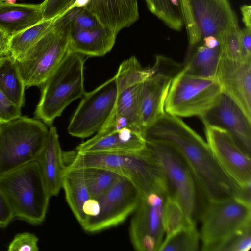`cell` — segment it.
Returning a JSON list of instances; mask_svg holds the SVG:
<instances>
[{"label": "cell", "instance_id": "cell-1", "mask_svg": "<svg viewBox=\"0 0 251 251\" xmlns=\"http://www.w3.org/2000/svg\"><path fill=\"white\" fill-rule=\"evenodd\" d=\"M146 141H160L181 155L205 201L236 197L240 187L224 172L207 143L180 117L165 113L143 132Z\"/></svg>", "mask_w": 251, "mask_h": 251}, {"label": "cell", "instance_id": "cell-2", "mask_svg": "<svg viewBox=\"0 0 251 251\" xmlns=\"http://www.w3.org/2000/svg\"><path fill=\"white\" fill-rule=\"evenodd\" d=\"M66 167H99L128 178L141 197L153 193H172L165 172L158 160L146 148L136 152L79 153L63 152Z\"/></svg>", "mask_w": 251, "mask_h": 251}, {"label": "cell", "instance_id": "cell-3", "mask_svg": "<svg viewBox=\"0 0 251 251\" xmlns=\"http://www.w3.org/2000/svg\"><path fill=\"white\" fill-rule=\"evenodd\" d=\"M76 7L55 18L45 35L16 60L25 87H40L60 64L69 50V39Z\"/></svg>", "mask_w": 251, "mask_h": 251}, {"label": "cell", "instance_id": "cell-4", "mask_svg": "<svg viewBox=\"0 0 251 251\" xmlns=\"http://www.w3.org/2000/svg\"><path fill=\"white\" fill-rule=\"evenodd\" d=\"M0 187L15 218L34 225L44 222L50 197L37 161L0 176Z\"/></svg>", "mask_w": 251, "mask_h": 251}, {"label": "cell", "instance_id": "cell-5", "mask_svg": "<svg viewBox=\"0 0 251 251\" xmlns=\"http://www.w3.org/2000/svg\"><path fill=\"white\" fill-rule=\"evenodd\" d=\"M84 55L69 50L60 64L41 86L35 118L51 126L71 102L82 97L84 88Z\"/></svg>", "mask_w": 251, "mask_h": 251}, {"label": "cell", "instance_id": "cell-6", "mask_svg": "<svg viewBox=\"0 0 251 251\" xmlns=\"http://www.w3.org/2000/svg\"><path fill=\"white\" fill-rule=\"evenodd\" d=\"M49 132L41 120L27 116L0 124V176L36 161Z\"/></svg>", "mask_w": 251, "mask_h": 251}, {"label": "cell", "instance_id": "cell-7", "mask_svg": "<svg viewBox=\"0 0 251 251\" xmlns=\"http://www.w3.org/2000/svg\"><path fill=\"white\" fill-rule=\"evenodd\" d=\"M188 48L210 37L223 41L226 34L238 25L228 0H179Z\"/></svg>", "mask_w": 251, "mask_h": 251}, {"label": "cell", "instance_id": "cell-8", "mask_svg": "<svg viewBox=\"0 0 251 251\" xmlns=\"http://www.w3.org/2000/svg\"><path fill=\"white\" fill-rule=\"evenodd\" d=\"M200 216L202 251H213L232 234L251 227V205L235 197L207 201Z\"/></svg>", "mask_w": 251, "mask_h": 251}, {"label": "cell", "instance_id": "cell-9", "mask_svg": "<svg viewBox=\"0 0 251 251\" xmlns=\"http://www.w3.org/2000/svg\"><path fill=\"white\" fill-rule=\"evenodd\" d=\"M221 92L215 79L193 77L181 70L172 80L165 102V111L178 117L200 116L211 107Z\"/></svg>", "mask_w": 251, "mask_h": 251}, {"label": "cell", "instance_id": "cell-10", "mask_svg": "<svg viewBox=\"0 0 251 251\" xmlns=\"http://www.w3.org/2000/svg\"><path fill=\"white\" fill-rule=\"evenodd\" d=\"M146 148L163 168L172 194L185 215L195 221L199 193L192 173L182 157L173 146L165 142L146 141Z\"/></svg>", "mask_w": 251, "mask_h": 251}, {"label": "cell", "instance_id": "cell-11", "mask_svg": "<svg viewBox=\"0 0 251 251\" xmlns=\"http://www.w3.org/2000/svg\"><path fill=\"white\" fill-rule=\"evenodd\" d=\"M140 194L128 178L119 176L113 184L98 199V215L89 217L81 226L85 231L95 233L123 223L137 208Z\"/></svg>", "mask_w": 251, "mask_h": 251}, {"label": "cell", "instance_id": "cell-12", "mask_svg": "<svg viewBox=\"0 0 251 251\" xmlns=\"http://www.w3.org/2000/svg\"><path fill=\"white\" fill-rule=\"evenodd\" d=\"M118 96L115 76L85 93L68 127L69 133L84 138L97 132L111 114Z\"/></svg>", "mask_w": 251, "mask_h": 251}, {"label": "cell", "instance_id": "cell-13", "mask_svg": "<svg viewBox=\"0 0 251 251\" xmlns=\"http://www.w3.org/2000/svg\"><path fill=\"white\" fill-rule=\"evenodd\" d=\"M183 64L163 55H157L151 74L143 82L141 123L144 131L165 113V102L171 83L182 70Z\"/></svg>", "mask_w": 251, "mask_h": 251}, {"label": "cell", "instance_id": "cell-14", "mask_svg": "<svg viewBox=\"0 0 251 251\" xmlns=\"http://www.w3.org/2000/svg\"><path fill=\"white\" fill-rule=\"evenodd\" d=\"M168 196L153 193L141 197L129 227L130 240L137 251H159L165 233L162 212Z\"/></svg>", "mask_w": 251, "mask_h": 251}, {"label": "cell", "instance_id": "cell-15", "mask_svg": "<svg viewBox=\"0 0 251 251\" xmlns=\"http://www.w3.org/2000/svg\"><path fill=\"white\" fill-rule=\"evenodd\" d=\"M207 143L224 172L239 186L251 183V156L236 143L232 136L221 128L206 126Z\"/></svg>", "mask_w": 251, "mask_h": 251}, {"label": "cell", "instance_id": "cell-16", "mask_svg": "<svg viewBox=\"0 0 251 251\" xmlns=\"http://www.w3.org/2000/svg\"><path fill=\"white\" fill-rule=\"evenodd\" d=\"M204 126L227 131L247 154L251 152V120L226 94L222 91L214 103L199 116Z\"/></svg>", "mask_w": 251, "mask_h": 251}, {"label": "cell", "instance_id": "cell-17", "mask_svg": "<svg viewBox=\"0 0 251 251\" xmlns=\"http://www.w3.org/2000/svg\"><path fill=\"white\" fill-rule=\"evenodd\" d=\"M215 79L251 120V59L234 60L222 55Z\"/></svg>", "mask_w": 251, "mask_h": 251}, {"label": "cell", "instance_id": "cell-18", "mask_svg": "<svg viewBox=\"0 0 251 251\" xmlns=\"http://www.w3.org/2000/svg\"><path fill=\"white\" fill-rule=\"evenodd\" d=\"M146 141L142 132L128 128L97 132L75 149L79 153L136 152L144 149Z\"/></svg>", "mask_w": 251, "mask_h": 251}, {"label": "cell", "instance_id": "cell-19", "mask_svg": "<svg viewBox=\"0 0 251 251\" xmlns=\"http://www.w3.org/2000/svg\"><path fill=\"white\" fill-rule=\"evenodd\" d=\"M142 84L143 82L133 85L118 93L111 114L98 132L128 128L143 133L141 123Z\"/></svg>", "mask_w": 251, "mask_h": 251}, {"label": "cell", "instance_id": "cell-20", "mask_svg": "<svg viewBox=\"0 0 251 251\" xmlns=\"http://www.w3.org/2000/svg\"><path fill=\"white\" fill-rule=\"evenodd\" d=\"M84 8L117 34L139 19L137 0H91Z\"/></svg>", "mask_w": 251, "mask_h": 251}, {"label": "cell", "instance_id": "cell-21", "mask_svg": "<svg viewBox=\"0 0 251 251\" xmlns=\"http://www.w3.org/2000/svg\"><path fill=\"white\" fill-rule=\"evenodd\" d=\"M50 197L58 194L62 188L65 166L58 135L54 126L49 128L45 147L36 160Z\"/></svg>", "mask_w": 251, "mask_h": 251}, {"label": "cell", "instance_id": "cell-22", "mask_svg": "<svg viewBox=\"0 0 251 251\" xmlns=\"http://www.w3.org/2000/svg\"><path fill=\"white\" fill-rule=\"evenodd\" d=\"M117 35L103 26L93 29H81L72 26L69 50L84 56H102L111 50Z\"/></svg>", "mask_w": 251, "mask_h": 251}, {"label": "cell", "instance_id": "cell-23", "mask_svg": "<svg viewBox=\"0 0 251 251\" xmlns=\"http://www.w3.org/2000/svg\"><path fill=\"white\" fill-rule=\"evenodd\" d=\"M44 1L39 4H0V29L11 37L43 20Z\"/></svg>", "mask_w": 251, "mask_h": 251}, {"label": "cell", "instance_id": "cell-24", "mask_svg": "<svg viewBox=\"0 0 251 251\" xmlns=\"http://www.w3.org/2000/svg\"><path fill=\"white\" fill-rule=\"evenodd\" d=\"M222 55V45L213 48L203 45L188 48L182 71L193 77L215 79Z\"/></svg>", "mask_w": 251, "mask_h": 251}, {"label": "cell", "instance_id": "cell-25", "mask_svg": "<svg viewBox=\"0 0 251 251\" xmlns=\"http://www.w3.org/2000/svg\"><path fill=\"white\" fill-rule=\"evenodd\" d=\"M62 188L69 207L82 226L87 219L83 212V205L91 197L83 177L81 168L65 167Z\"/></svg>", "mask_w": 251, "mask_h": 251}, {"label": "cell", "instance_id": "cell-26", "mask_svg": "<svg viewBox=\"0 0 251 251\" xmlns=\"http://www.w3.org/2000/svg\"><path fill=\"white\" fill-rule=\"evenodd\" d=\"M25 88L16 59L11 54L0 57V89L21 108L25 104Z\"/></svg>", "mask_w": 251, "mask_h": 251}, {"label": "cell", "instance_id": "cell-27", "mask_svg": "<svg viewBox=\"0 0 251 251\" xmlns=\"http://www.w3.org/2000/svg\"><path fill=\"white\" fill-rule=\"evenodd\" d=\"M55 19L41 22L10 37V54L16 60L24 55L48 31Z\"/></svg>", "mask_w": 251, "mask_h": 251}, {"label": "cell", "instance_id": "cell-28", "mask_svg": "<svg viewBox=\"0 0 251 251\" xmlns=\"http://www.w3.org/2000/svg\"><path fill=\"white\" fill-rule=\"evenodd\" d=\"M200 238L196 222L192 223L166 237L159 251H196L199 248Z\"/></svg>", "mask_w": 251, "mask_h": 251}, {"label": "cell", "instance_id": "cell-29", "mask_svg": "<svg viewBox=\"0 0 251 251\" xmlns=\"http://www.w3.org/2000/svg\"><path fill=\"white\" fill-rule=\"evenodd\" d=\"M149 10L167 26L180 31L183 25L179 0H145Z\"/></svg>", "mask_w": 251, "mask_h": 251}, {"label": "cell", "instance_id": "cell-30", "mask_svg": "<svg viewBox=\"0 0 251 251\" xmlns=\"http://www.w3.org/2000/svg\"><path fill=\"white\" fill-rule=\"evenodd\" d=\"M151 73V68H143L134 56L124 61L119 66L115 75L118 93L128 87L143 82Z\"/></svg>", "mask_w": 251, "mask_h": 251}, {"label": "cell", "instance_id": "cell-31", "mask_svg": "<svg viewBox=\"0 0 251 251\" xmlns=\"http://www.w3.org/2000/svg\"><path fill=\"white\" fill-rule=\"evenodd\" d=\"M91 198L98 199L115 182L120 176L101 168L88 167L80 168Z\"/></svg>", "mask_w": 251, "mask_h": 251}, {"label": "cell", "instance_id": "cell-32", "mask_svg": "<svg viewBox=\"0 0 251 251\" xmlns=\"http://www.w3.org/2000/svg\"><path fill=\"white\" fill-rule=\"evenodd\" d=\"M194 222L195 220L185 215L181 205L173 194L166 197L162 212V223L166 237Z\"/></svg>", "mask_w": 251, "mask_h": 251}, {"label": "cell", "instance_id": "cell-33", "mask_svg": "<svg viewBox=\"0 0 251 251\" xmlns=\"http://www.w3.org/2000/svg\"><path fill=\"white\" fill-rule=\"evenodd\" d=\"M251 247V227L234 233L218 244L213 251H248Z\"/></svg>", "mask_w": 251, "mask_h": 251}, {"label": "cell", "instance_id": "cell-34", "mask_svg": "<svg viewBox=\"0 0 251 251\" xmlns=\"http://www.w3.org/2000/svg\"><path fill=\"white\" fill-rule=\"evenodd\" d=\"M240 31L238 25L226 34L222 44L223 56L231 60H244L242 55Z\"/></svg>", "mask_w": 251, "mask_h": 251}, {"label": "cell", "instance_id": "cell-35", "mask_svg": "<svg viewBox=\"0 0 251 251\" xmlns=\"http://www.w3.org/2000/svg\"><path fill=\"white\" fill-rule=\"evenodd\" d=\"M38 238L33 233L24 232L17 234L9 243L8 251H38Z\"/></svg>", "mask_w": 251, "mask_h": 251}, {"label": "cell", "instance_id": "cell-36", "mask_svg": "<svg viewBox=\"0 0 251 251\" xmlns=\"http://www.w3.org/2000/svg\"><path fill=\"white\" fill-rule=\"evenodd\" d=\"M75 1V0H45L43 20L53 19L64 13L71 8Z\"/></svg>", "mask_w": 251, "mask_h": 251}, {"label": "cell", "instance_id": "cell-37", "mask_svg": "<svg viewBox=\"0 0 251 251\" xmlns=\"http://www.w3.org/2000/svg\"><path fill=\"white\" fill-rule=\"evenodd\" d=\"M72 26L81 29H93L102 26L97 19L84 7H77Z\"/></svg>", "mask_w": 251, "mask_h": 251}, {"label": "cell", "instance_id": "cell-38", "mask_svg": "<svg viewBox=\"0 0 251 251\" xmlns=\"http://www.w3.org/2000/svg\"><path fill=\"white\" fill-rule=\"evenodd\" d=\"M21 116V108L11 102L0 89V124Z\"/></svg>", "mask_w": 251, "mask_h": 251}, {"label": "cell", "instance_id": "cell-39", "mask_svg": "<svg viewBox=\"0 0 251 251\" xmlns=\"http://www.w3.org/2000/svg\"><path fill=\"white\" fill-rule=\"evenodd\" d=\"M15 218L10 203L0 187V228H5Z\"/></svg>", "mask_w": 251, "mask_h": 251}, {"label": "cell", "instance_id": "cell-40", "mask_svg": "<svg viewBox=\"0 0 251 251\" xmlns=\"http://www.w3.org/2000/svg\"><path fill=\"white\" fill-rule=\"evenodd\" d=\"M240 41L244 60L251 59V30L246 28L240 31Z\"/></svg>", "mask_w": 251, "mask_h": 251}, {"label": "cell", "instance_id": "cell-41", "mask_svg": "<svg viewBox=\"0 0 251 251\" xmlns=\"http://www.w3.org/2000/svg\"><path fill=\"white\" fill-rule=\"evenodd\" d=\"M83 210L84 214L89 217L95 216L98 214L100 205L98 200L94 198H90L84 204Z\"/></svg>", "mask_w": 251, "mask_h": 251}, {"label": "cell", "instance_id": "cell-42", "mask_svg": "<svg viewBox=\"0 0 251 251\" xmlns=\"http://www.w3.org/2000/svg\"><path fill=\"white\" fill-rule=\"evenodd\" d=\"M10 37L0 29V57L10 55Z\"/></svg>", "mask_w": 251, "mask_h": 251}, {"label": "cell", "instance_id": "cell-43", "mask_svg": "<svg viewBox=\"0 0 251 251\" xmlns=\"http://www.w3.org/2000/svg\"><path fill=\"white\" fill-rule=\"evenodd\" d=\"M251 184L245 186L240 187L239 190L236 197L247 204L251 205Z\"/></svg>", "mask_w": 251, "mask_h": 251}, {"label": "cell", "instance_id": "cell-44", "mask_svg": "<svg viewBox=\"0 0 251 251\" xmlns=\"http://www.w3.org/2000/svg\"><path fill=\"white\" fill-rule=\"evenodd\" d=\"M241 11L242 21L245 24V28L251 30V6L243 5L241 8Z\"/></svg>", "mask_w": 251, "mask_h": 251}, {"label": "cell", "instance_id": "cell-45", "mask_svg": "<svg viewBox=\"0 0 251 251\" xmlns=\"http://www.w3.org/2000/svg\"><path fill=\"white\" fill-rule=\"evenodd\" d=\"M91 0H75L72 7H85Z\"/></svg>", "mask_w": 251, "mask_h": 251}, {"label": "cell", "instance_id": "cell-46", "mask_svg": "<svg viewBox=\"0 0 251 251\" xmlns=\"http://www.w3.org/2000/svg\"><path fill=\"white\" fill-rule=\"evenodd\" d=\"M17 0H5L4 2L9 3V4H14L16 3Z\"/></svg>", "mask_w": 251, "mask_h": 251}, {"label": "cell", "instance_id": "cell-47", "mask_svg": "<svg viewBox=\"0 0 251 251\" xmlns=\"http://www.w3.org/2000/svg\"><path fill=\"white\" fill-rule=\"evenodd\" d=\"M4 1H5V0H0V4H1L3 2H4Z\"/></svg>", "mask_w": 251, "mask_h": 251}, {"label": "cell", "instance_id": "cell-48", "mask_svg": "<svg viewBox=\"0 0 251 251\" xmlns=\"http://www.w3.org/2000/svg\"></svg>", "mask_w": 251, "mask_h": 251}]
</instances>
